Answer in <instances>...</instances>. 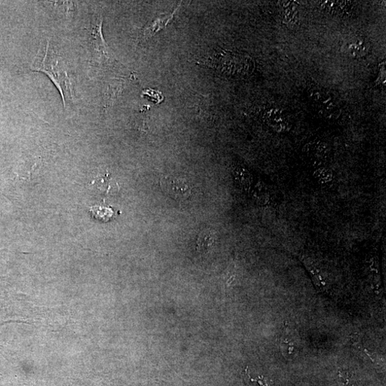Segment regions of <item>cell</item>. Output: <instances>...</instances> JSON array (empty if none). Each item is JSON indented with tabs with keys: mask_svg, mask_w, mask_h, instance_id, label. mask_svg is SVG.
<instances>
[{
	"mask_svg": "<svg viewBox=\"0 0 386 386\" xmlns=\"http://www.w3.org/2000/svg\"><path fill=\"white\" fill-rule=\"evenodd\" d=\"M60 60L47 41L46 46L40 49L31 69L46 74L51 79L61 94L65 108L67 101L73 99V92L71 83Z\"/></svg>",
	"mask_w": 386,
	"mask_h": 386,
	"instance_id": "6da1fadb",
	"label": "cell"
},
{
	"mask_svg": "<svg viewBox=\"0 0 386 386\" xmlns=\"http://www.w3.org/2000/svg\"><path fill=\"white\" fill-rule=\"evenodd\" d=\"M212 65L229 75H245L252 69L251 59L245 55L230 51L214 54Z\"/></svg>",
	"mask_w": 386,
	"mask_h": 386,
	"instance_id": "7a4b0ae2",
	"label": "cell"
},
{
	"mask_svg": "<svg viewBox=\"0 0 386 386\" xmlns=\"http://www.w3.org/2000/svg\"><path fill=\"white\" fill-rule=\"evenodd\" d=\"M280 352L287 360H294L300 352V336L297 331L289 325H285L282 334L280 336Z\"/></svg>",
	"mask_w": 386,
	"mask_h": 386,
	"instance_id": "3957f363",
	"label": "cell"
},
{
	"mask_svg": "<svg viewBox=\"0 0 386 386\" xmlns=\"http://www.w3.org/2000/svg\"><path fill=\"white\" fill-rule=\"evenodd\" d=\"M343 49L350 57H360L368 53L369 46L365 40L355 38L347 41L343 46Z\"/></svg>",
	"mask_w": 386,
	"mask_h": 386,
	"instance_id": "277c9868",
	"label": "cell"
},
{
	"mask_svg": "<svg viewBox=\"0 0 386 386\" xmlns=\"http://www.w3.org/2000/svg\"><path fill=\"white\" fill-rule=\"evenodd\" d=\"M167 190L171 195L177 198H187L191 195L190 186L181 179H172L165 181Z\"/></svg>",
	"mask_w": 386,
	"mask_h": 386,
	"instance_id": "5b68a950",
	"label": "cell"
},
{
	"mask_svg": "<svg viewBox=\"0 0 386 386\" xmlns=\"http://www.w3.org/2000/svg\"><path fill=\"white\" fill-rule=\"evenodd\" d=\"M177 10H175L172 14L168 15H161L154 20V21L146 27L144 31V37L146 41L149 40L160 30L166 27L174 18V15Z\"/></svg>",
	"mask_w": 386,
	"mask_h": 386,
	"instance_id": "8992f818",
	"label": "cell"
},
{
	"mask_svg": "<svg viewBox=\"0 0 386 386\" xmlns=\"http://www.w3.org/2000/svg\"><path fill=\"white\" fill-rule=\"evenodd\" d=\"M90 212L95 219L102 222L110 221L113 216V212L111 208L99 205L92 206L90 208Z\"/></svg>",
	"mask_w": 386,
	"mask_h": 386,
	"instance_id": "52a82bcc",
	"label": "cell"
},
{
	"mask_svg": "<svg viewBox=\"0 0 386 386\" xmlns=\"http://www.w3.org/2000/svg\"><path fill=\"white\" fill-rule=\"evenodd\" d=\"M340 382L343 386H355V384L350 379V374L344 370H339L338 373Z\"/></svg>",
	"mask_w": 386,
	"mask_h": 386,
	"instance_id": "ba28073f",
	"label": "cell"
}]
</instances>
